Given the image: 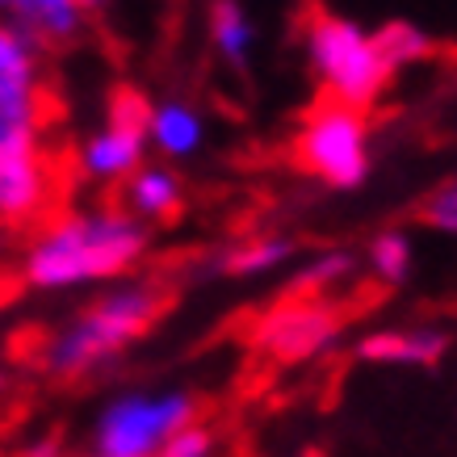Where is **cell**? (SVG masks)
<instances>
[{
    "label": "cell",
    "instance_id": "cell-1",
    "mask_svg": "<svg viewBox=\"0 0 457 457\" xmlns=\"http://www.w3.org/2000/svg\"><path fill=\"white\" fill-rule=\"evenodd\" d=\"M147 256V227L122 206H80L51 214L29 236L21 278L29 290L63 294L122 281Z\"/></svg>",
    "mask_w": 457,
    "mask_h": 457
},
{
    "label": "cell",
    "instance_id": "cell-2",
    "mask_svg": "<svg viewBox=\"0 0 457 457\" xmlns=\"http://www.w3.org/2000/svg\"><path fill=\"white\" fill-rule=\"evenodd\" d=\"M51 93L42 63L0 80V227H34L55 206V160L46 152Z\"/></svg>",
    "mask_w": 457,
    "mask_h": 457
},
{
    "label": "cell",
    "instance_id": "cell-3",
    "mask_svg": "<svg viewBox=\"0 0 457 457\" xmlns=\"http://www.w3.org/2000/svg\"><path fill=\"white\" fill-rule=\"evenodd\" d=\"M164 306H168V294L160 281H147V278L110 281L80 315H71L63 328H55L42 340V353H38L42 370L63 378V382L97 374L101 365H110L139 336L152 332V323L164 315Z\"/></svg>",
    "mask_w": 457,
    "mask_h": 457
},
{
    "label": "cell",
    "instance_id": "cell-4",
    "mask_svg": "<svg viewBox=\"0 0 457 457\" xmlns=\"http://www.w3.org/2000/svg\"><path fill=\"white\" fill-rule=\"evenodd\" d=\"M303 51L306 68L323 88V101H336L348 110L365 113L395 80L374 34L340 13H328V9H315L303 21Z\"/></svg>",
    "mask_w": 457,
    "mask_h": 457
},
{
    "label": "cell",
    "instance_id": "cell-5",
    "mask_svg": "<svg viewBox=\"0 0 457 457\" xmlns=\"http://www.w3.org/2000/svg\"><path fill=\"white\" fill-rule=\"evenodd\" d=\"M197 424V399L189 390H122L93 420V453L160 457L168 441Z\"/></svg>",
    "mask_w": 457,
    "mask_h": 457
},
{
    "label": "cell",
    "instance_id": "cell-6",
    "mask_svg": "<svg viewBox=\"0 0 457 457\" xmlns=\"http://www.w3.org/2000/svg\"><path fill=\"white\" fill-rule=\"evenodd\" d=\"M294 160L332 189H357L370 177V122L361 110L319 101L294 135Z\"/></svg>",
    "mask_w": 457,
    "mask_h": 457
},
{
    "label": "cell",
    "instance_id": "cell-7",
    "mask_svg": "<svg viewBox=\"0 0 457 457\" xmlns=\"http://www.w3.org/2000/svg\"><path fill=\"white\" fill-rule=\"evenodd\" d=\"M147 113L152 101L139 88H118L110 97V113L105 122L80 143L76 152V172L93 185H122L126 177H135L147 160Z\"/></svg>",
    "mask_w": 457,
    "mask_h": 457
},
{
    "label": "cell",
    "instance_id": "cell-8",
    "mask_svg": "<svg viewBox=\"0 0 457 457\" xmlns=\"http://www.w3.org/2000/svg\"><path fill=\"white\" fill-rule=\"evenodd\" d=\"M336 336H340V315L323 298H290V303L264 311L252 340L264 357L294 365V361H311L328 353Z\"/></svg>",
    "mask_w": 457,
    "mask_h": 457
},
{
    "label": "cell",
    "instance_id": "cell-9",
    "mask_svg": "<svg viewBox=\"0 0 457 457\" xmlns=\"http://www.w3.org/2000/svg\"><path fill=\"white\" fill-rule=\"evenodd\" d=\"M0 26H13L34 46H59L80 38L84 9L76 0H0Z\"/></svg>",
    "mask_w": 457,
    "mask_h": 457
},
{
    "label": "cell",
    "instance_id": "cell-10",
    "mask_svg": "<svg viewBox=\"0 0 457 457\" xmlns=\"http://www.w3.org/2000/svg\"><path fill=\"white\" fill-rule=\"evenodd\" d=\"M449 348V336L441 328H382L365 332L357 345V357L370 365H436Z\"/></svg>",
    "mask_w": 457,
    "mask_h": 457
},
{
    "label": "cell",
    "instance_id": "cell-11",
    "mask_svg": "<svg viewBox=\"0 0 457 457\" xmlns=\"http://www.w3.org/2000/svg\"><path fill=\"white\" fill-rule=\"evenodd\" d=\"M180 206H185V185L168 164H143L135 177L122 180V210L143 227L177 219Z\"/></svg>",
    "mask_w": 457,
    "mask_h": 457
},
{
    "label": "cell",
    "instance_id": "cell-12",
    "mask_svg": "<svg viewBox=\"0 0 457 457\" xmlns=\"http://www.w3.org/2000/svg\"><path fill=\"white\" fill-rule=\"evenodd\" d=\"M202 143H206V118L197 105L180 97L155 101L147 113V147H155L164 160H189L202 152Z\"/></svg>",
    "mask_w": 457,
    "mask_h": 457
},
{
    "label": "cell",
    "instance_id": "cell-13",
    "mask_svg": "<svg viewBox=\"0 0 457 457\" xmlns=\"http://www.w3.org/2000/svg\"><path fill=\"white\" fill-rule=\"evenodd\" d=\"M206 26H210V42H214L222 63L244 68L252 59V51H256V21H252L248 9L239 0H210Z\"/></svg>",
    "mask_w": 457,
    "mask_h": 457
},
{
    "label": "cell",
    "instance_id": "cell-14",
    "mask_svg": "<svg viewBox=\"0 0 457 457\" xmlns=\"http://www.w3.org/2000/svg\"><path fill=\"white\" fill-rule=\"evenodd\" d=\"M294 244L290 236H256V239H244L239 248H231L222 256V269L227 273H236V278H261V273H273L281 264L294 256Z\"/></svg>",
    "mask_w": 457,
    "mask_h": 457
},
{
    "label": "cell",
    "instance_id": "cell-15",
    "mask_svg": "<svg viewBox=\"0 0 457 457\" xmlns=\"http://www.w3.org/2000/svg\"><path fill=\"white\" fill-rule=\"evenodd\" d=\"M374 42L378 51H382V59L390 63V71L399 68H411V63H424V59L432 55V34L424 26H416V21H386V26L374 29Z\"/></svg>",
    "mask_w": 457,
    "mask_h": 457
},
{
    "label": "cell",
    "instance_id": "cell-16",
    "mask_svg": "<svg viewBox=\"0 0 457 457\" xmlns=\"http://www.w3.org/2000/svg\"><path fill=\"white\" fill-rule=\"evenodd\" d=\"M411 261H416V252H411V239L403 231H382V236L370 239V252H365L370 273L378 281H386V286H399L411 273Z\"/></svg>",
    "mask_w": 457,
    "mask_h": 457
},
{
    "label": "cell",
    "instance_id": "cell-17",
    "mask_svg": "<svg viewBox=\"0 0 457 457\" xmlns=\"http://www.w3.org/2000/svg\"><path fill=\"white\" fill-rule=\"evenodd\" d=\"M353 269H357V261H353V256H348V252H332V256H319V261H311L303 269V273H298V278H294V298H319V294H328L332 290V286H340V281L348 278V273H353Z\"/></svg>",
    "mask_w": 457,
    "mask_h": 457
},
{
    "label": "cell",
    "instance_id": "cell-18",
    "mask_svg": "<svg viewBox=\"0 0 457 457\" xmlns=\"http://www.w3.org/2000/svg\"><path fill=\"white\" fill-rule=\"evenodd\" d=\"M34 63H42V46H34L13 26H0V80L21 68H34Z\"/></svg>",
    "mask_w": 457,
    "mask_h": 457
},
{
    "label": "cell",
    "instance_id": "cell-19",
    "mask_svg": "<svg viewBox=\"0 0 457 457\" xmlns=\"http://www.w3.org/2000/svg\"><path fill=\"white\" fill-rule=\"evenodd\" d=\"M420 214H424L428 227H436V231H445V236H457V177L445 180V185H436Z\"/></svg>",
    "mask_w": 457,
    "mask_h": 457
},
{
    "label": "cell",
    "instance_id": "cell-20",
    "mask_svg": "<svg viewBox=\"0 0 457 457\" xmlns=\"http://www.w3.org/2000/svg\"><path fill=\"white\" fill-rule=\"evenodd\" d=\"M160 457H214V432L202 428V424H189L168 441V449Z\"/></svg>",
    "mask_w": 457,
    "mask_h": 457
},
{
    "label": "cell",
    "instance_id": "cell-21",
    "mask_svg": "<svg viewBox=\"0 0 457 457\" xmlns=\"http://www.w3.org/2000/svg\"><path fill=\"white\" fill-rule=\"evenodd\" d=\"M26 457H59V445L55 441H38V445H29Z\"/></svg>",
    "mask_w": 457,
    "mask_h": 457
},
{
    "label": "cell",
    "instance_id": "cell-22",
    "mask_svg": "<svg viewBox=\"0 0 457 457\" xmlns=\"http://www.w3.org/2000/svg\"><path fill=\"white\" fill-rule=\"evenodd\" d=\"M76 4H80L84 13H88V9H101V4H105V0H76Z\"/></svg>",
    "mask_w": 457,
    "mask_h": 457
},
{
    "label": "cell",
    "instance_id": "cell-23",
    "mask_svg": "<svg viewBox=\"0 0 457 457\" xmlns=\"http://www.w3.org/2000/svg\"><path fill=\"white\" fill-rule=\"evenodd\" d=\"M80 457H110V453H93V449H88V453H80Z\"/></svg>",
    "mask_w": 457,
    "mask_h": 457
},
{
    "label": "cell",
    "instance_id": "cell-24",
    "mask_svg": "<svg viewBox=\"0 0 457 457\" xmlns=\"http://www.w3.org/2000/svg\"><path fill=\"white\" fill-rule=\"evenodd\" d=\"M306 457H315V453H306Z\"/></svg>",
    "mask_w": 457,
    "mask_h": 457
}]
</instances>
